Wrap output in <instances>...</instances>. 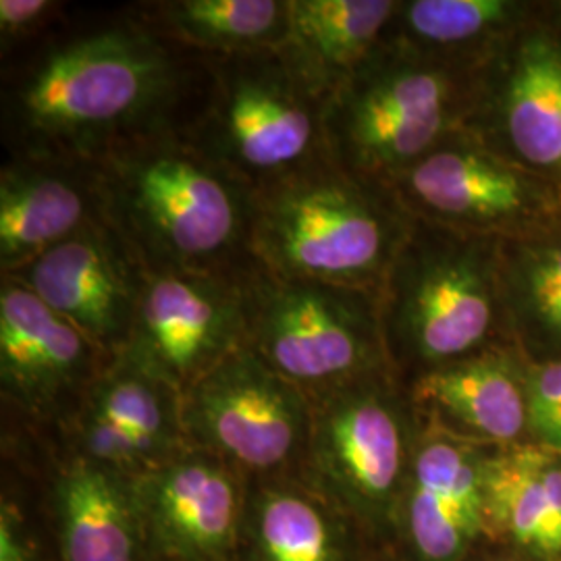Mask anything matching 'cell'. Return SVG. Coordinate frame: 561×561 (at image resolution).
<instances>
[{
	"label": "cell",
	"mask_w": 561,
	"mask_h": 561,
	"mask_svg": "<svg viewBox=\"0 0 561 561\" xmlns=\"http://www.w3.org/2000/svg\"><path fill=\"white\" fill-rule=\"evenodd\" d=\"M60 2L53 0H0V50L2 60L32 41H38L44 30L59 20Z\"/></svg>",
	"instance_id": "f1b7e54d"
},
{
	"label": "cell",
	"mask_w": 561,
	"mask_h": 561,
	"mask_svg": "<svg viewBox=\"0 0 561 561\" xmlns=\"http://www.w3.org/2000/svg\"><path fill=\"white\" fill-rule=\"evenodd\" d=\"M4 277L20 280L106 354L117 356L131 337L148 271L119 231L101 221Z\"/></svg>",
	"instance_id": "5bb4252c"
},
{
	"label": "cell",
	"mask_w": 561,
	"mask_h": 561,
	"mask_svg": "<svg viewBox=\"0 0 561 561\" xmlns=\"http://www.w3.org/2000/svg\"><path fill=\"white\" fill-rule=\"evenodd\" d=\"M528 360L497 345L447 364L412 382L410 398L424 424L486 447L528 443Z\"/></svg>",
	"instance_id": "ffe728a7"
},
{
	"label": "cell",
	"mask_w": 561,
	"mask_h": 561,
	"mask_svg": "<svg viewBox=\"0 0 561 561\" xmlns=\"http://www.w3.org/2000/svg\"><path fill=\"white\" fill-rule=\"evenodd\" d=\"M327 102L277 48L208 57V80L183 134L254 192L331 161Z\"/></svg>",
	"instance_id": "8992f818"
},
{
	"label": "cell",
	"mask_w": 561,
	"mask_h": 561,
	"mask_svg": "<svg viewBox=\"0 0 561 561\" xmlns=\"http://www.w3.org/2000/svg\"><path fill=\"white\" fill-rule=\"evenodd\" d=\"M101 221L99 164L7 157L0 169V277Z\"/></svg>",
	"instance_id": "d6986e66"
},
{
	"label": "cell",
	"mask_w": 561,
	"mask_h": 561,
	"mask_svg": "<svg viewBox=\"0 0 561 561\" xmlns=\"http://www.w3.org/2000/svg\"><path fill=\"white\" fill-rule=\"evenodd\" d=\"M136 482L152 561H236L248 481L208 451L185 447Z\"/></svg>",
	"instance_id": "2e32d148"
},
{
	"label": "cell",
	"mask_w": 561,
	"mask_h": 561,
	"mask_svg": "<svg viewBox=\"0 0 561 561\" xmlns=\"http://www.w3.org/2000/svg\"><path fill=\"white\" fill-rule=\"evenodd\" d=\"M310 403L301 481L356 522L373 545L393 547L401 495L422 433L410 389L396 373H381Z\"/></svg>",
	"instance_id": "52a82bcc"
},
{
	"label": "cell",
	"mask_w": 561,
	"mask_h": 561,
	"mask_svg": "<svg viewBox=\"0 0 561 561\" xmlns=\"http://www.w3.org/2000/svg\"><path fill=\"white\" fill-rule=\"evenodd\" d=\"M185 445L213 454L248 482L298 477L312 403L240 347L181 393Z\"/></svg>",
	"instance_id": "9c48e42d"
},
{
	"label": "cell",
	"mask_w": 561,
	"mask_h": 561,
	"mask_svg": "<svg viewBox=\"0 0 561 561\" xmlns=\"http://www.w3.org/2000/svg\"><path fill=\"white\" fill-rule=\"evenodd\" d=\"M162 38L215 57L279 48L287 34V0H161L129 11Z\"/></svg>",
	"instance_id": "d4e9b609"
},
{
	"label": "cell",
	"mask_w": 561,
	"mask_h": 561,
	"mask_svg": "<svg viewBox=\"0 0 561 561\" xmlns=\"http://www.w3.org/2000/svg\"><path fill=\"white\" fill-rule=\"evenodd\" d=\"M468 561H535L497 542L484 541Z\"/></svg>",
	"instance_id": "f546056e"
},
{
	"label": "cell",
	"mask_w": 561,
	"mask_h": 561,
	"mask_svg": "<svg viewBox=\"0 0 561 561\" xmlns=\"http://www.w3.org/2000/svg\"><path fill=\"white\" fill-rule=\"evenodd\" d=\"M245 280L148 273L131 337L121 354L183 393L243 347Z\"/></svg>",
	"instance_id": "7c38bea8"
},
{
	"label": "cell",
	"mask_w": 561,
	"mask_h": 561,
	"mask_svg": "<svg viewBox=\"0 0 561 561\" xmlns=\"http://www.w3.org/2000/svg\"><path fill=\"white\" fill-rule=\"evenodd\" d=\"M510 65L491 57L468 131L493 127L518 162L561 183V41L547 30L514 36Z\"/></svg>",
	"instance_id": "e0dca14e"
},
{
	"label": "cell",
	"mask_w": 561,
	"mask_h": 561,
	"mask_svg": "<svg viewBox=\"0 0 561 561\" xmlns=\"http://www.w3.org/2000/svg\"><path fill=\"white\" fill-rule=\"evenodd\" d=\"M382 340L405 387L503 343L500 240L414 219L379 289Z\"/></svg>",
	"instance_id": "277c9868"
},
{
	"label": "cell",
	"mask_w": 561,
	"mask_h": 561,
	"mask_svg": "<svg viewBox=\"0 0 561 561\" xmlns=\"http://www.w3.org/2000/svg\"><path fill=\"white\" fill-rule=\"evenodd\" d=\"M528 443L561 451V360L528 362Z\"/></svg>",
	"instance_id": "83f0119b"
},
{
	"label": "cell",
	"mask_w": 561,
	"mask_h": 561,
	"mask_svg": "<svg viewBox=\"0 0 561 561\" xmlns=\"http://www.w3.org/2000/svg\"><path fill=\"white\" fill-rule=\"evenodd\" d=\"M486 541L535 561H561V451L535 443L495 449L486 466Z\"/></svg>",
	"instance_id": "7402d4cb"
},
{
	"label": "cell",
	"mask_w": 561,
	"mask_h": 561,
	"mask_svg": "<svg viewBox=\"0 0 561 561\" xmlns=\"http://www.w3.org/2000/svg\"><path fill=\"white\" fill-rule=\"evenodd\" d=\"M206 80V55L131 13L50 36L4 71L2 146L7 157L96 164L127 141L183 131Z\"/></svg>",
	"instance_id": "6da1fadb"
},
{
	"label": "cell",
	"mask_w": 561,
	"mask_h": 561,
	"mask_svg": "<svg viewBox=\"0 0 561 561\" xmlns=\"http://www.w3.org/2000/svg\"><path fill=\"white\" fill-rule=\"evenodd\" d=\"M422 422L401 495L393 549L403 561H468L486 541V466L493 451Z\"/></svg>",
	"instance_id": "9a60e30c"
},
{
	"label": "cell",
	"mask_w": 561,
	"mask_h": 561,
	"mask_svg": "<svg viewBox=\"0 0 561 561\" xmlns=\"http://www.w3.org/2000/svg\"><path fill=\"white\" fill-rule=\"evenodd\" d=\"M46 439L44 505L57 561H152L134 479Z\"/></svg>",
	"instance_id": "ac0fdd59"
},
{
	"label": "cell",
	"mask_w": 561,
	"mask_h": 561,
	"mask_svg": "<svg viewBox=\"0 0 561 561\" xmlns=\"http://www.w3.org/2000/svg\"><path fill=\"white\" fill-rule=\"evenodd\" d=\"M104 217L148 273L245 279L256 268V192L181 129L127 141L101 159Z\"/></svg>",
	"instance_id": "7a4b0ae2"
},
{
	"label": "cell",
	"mask_w": 561,
	"mask_h": 561,
	"mask_svg": "<svg viewBox=\"0 0 561 561\" xmlns=\"http://www.w3.org/2000/svg\"><path fill=\"white\" fill-rule=\"evenodd\" d=\"M412 227L389 185L324 161L256 192L252 250L280 279L379 291Z\"/></svg>",
	"instance_id": "5b68a950"
},
{
	"label": "cell",
	"mask_w": 561,
	"mask_h": 561,
	"mask_svg": "<svg viewBox=\"0 0 561 561\" xmlns=\"http://www.w3.org/2000/svg\"><path fill=\"white\" fill-rule=\"evenodd\" d=\"M0 561H57L50 522L34 520L13 484H4L0 500Z\"/></svg>",
	"instance_id": "4316f807"
},
{
	"label": "cell",
	"mask_w": 561,
	"mask_h": 561,
	"mask_svg": "<svg viewBox=\"0 0 561 561\" xmlns=\"http://www.w3.org/2000/svg\"><path fill=\"white\" fill-rule=\"evenodd\" d=\"M414 219L456 231L518 240L561 225V183L510 161L460 131L393 181Z\"/></svg>",
	"instance_id": "30bf717a"
},
{
	"label": "cell",
	"mask_w": 561,
	"mask_h": 561,
	"mask_svg": "<svg viewBox=\"0 0 561 561\" xmlns=\"http://www.w3.org/2000/svg\"><path fill=\"white\" fill-rule=\"evenodd\" d=\"M493 55L439 57L385 36L327 102L331 161L391 187L443 141L468 131Z\"/></svg>",
	"instance_id": "3957f363"
},
{
	"label": "cell",
	"mask_w": 561,
	"mask_h": 561,
	"mask_svg": "<svg viewBox=\"0 0 561 561\" xmlns=\"http://www.w3.org/2000/svg\"><path fill=\"white\" fill-rule=\"evenodd\" d=\"M375 547L298 477L248 482L236 561H366Z\"/></svg>",
	"instance_id": "44dd1931"
},
{
	"label": "cell",
	"mask_w": 561,
	"mask_h": 561,
	"mask_svg": "<svg viewBox=\"0 0 561 561\" xmlns=\"http://www.w3.org/2000/svg\"><path fill=\"white\" fill-rule=\"evenodd\" d=\"M65 454L138 479L185 449L181 391L127 356H113L76 416L48 435Z\"/></svg>",
	"instance_id": "4fadbf2b"
},
{
	"label": "cell",
	"mask_w": 561,
	"mask_h": 561,
	"mask_svg": "<svg viewBox=\"0 0 561 561\" xmlns=\"http://www.w3.org/2000/svg\"><path fill=\"white\" fill-rule=\"evenodd\" d=\"M366 561H403L393 547H375Z\"/></svg>",
	"instance_id": "4dcf8cb0"
},
{
	"label": "cell",
	"mask_w": 561,
	"mask_h": 561,
	"mask_svg": "<svg viewBox=\"0 0 561 561\" xmlns=\"http://www.w3.org/2000/svg\"><path fill=\"white\" fill-rule=\"evenodd\" d=\"M243 347L310 400L393 373L379 291L280 279L261 266L245 280Z\"/></svg>",
	"instance_id": "ba28073f"
},
{
	"label": "cell",
	"mask_w": 561,
	"mask_h": 561,
	"mask_svg": "<svg viewBox=\"0 0 561 561\" xmlns=\"http://www.w3.org/2000/svg\"><path fill=\"white\" fill-rule=\"evenodd\" d=\"M289 20L279 50L322 96L347 80L385 41L398 0H287Z\"/></svg>",
	"instance_id": "603a6c76"
},
{
	"label": "cell",
	"mask_w": 561,
	"mask_h": 561,
	"mask_svg": "<svg viewBox=\"0 0 561 561\" xmlns=\"http://www.w3.org/2000/svg\"><path fill=\"white\" fill-rule=\"evenodd\" d=\"M505 331L533 364L561 360V225L500 241Z\"/></svg>",
	"instance_id": "cb8c5ba5"
},
{
	"label": "cell",
	"mask_w": 561,
	"mask_h": 561,
	"mask_svg": "<svg viewBox=\"0 0 561 561\" xmlns=\"http://www.w3.org/2000/svg\"><path fill=\"white\" fill-rule=\"evenodd\" d=\"M113 360L20 280L0 277V396L4 414L55 435Z\"/></svg>",
	"instance_id": "8fae6325"
},
{
	"label": "cell",
	"mask_w": 561,
	"mask_h": 561,
	"mask_svg": "<svg viewBox=\"0 0 561 561\" xmlns=\"http://www.w3.org/2000/svg\"><path fill=\"white\" fill-rule=\"evenodd\" d=\"M526 11L514 0H405L387 36L428 55L482 59L502 48Z\"/></svg>",
	"instance_id": "484cf974"
}]
</instances>
